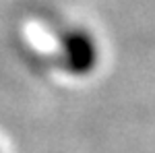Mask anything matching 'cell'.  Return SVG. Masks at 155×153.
Returning <instances> with one entry per match:
<instances>
[{
  "label": "cell",
  "mask_w": 155,
  "mask_h": 153,
  "mask_svg": "<svg viewBox=\"0 0 155 153\" xmlns=\"http://www.w3.org/2000/svg\"><path fill=\"white\" fill-rule=\"evenodd\" d=\"M64 68L72 75H87L97 62V46L91 33L85 29H71L60 39Z\"/></svg>",
  "instance_id": "1"
}]
</instances>
